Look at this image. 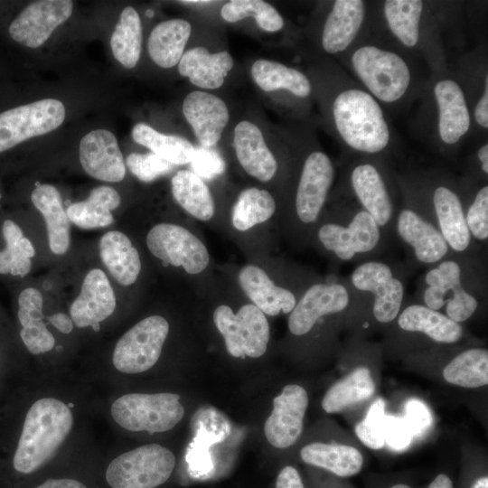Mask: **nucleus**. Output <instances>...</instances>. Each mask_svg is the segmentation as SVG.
<instances>
[{
  "label": "nucleus",
  "mask_w": 488,
  "mask_h": 488,
  "mask_svg": "<svg viewBox=\"0 0 488 488\" xmlns=\"http://www.w3.org/2000/svg\"><path fill=\"white\" fill-rule=\"evenodd\" d=\"M487 266L484 255L453 253L425 269L418 281V303L463 324L487 299Z\"/></svg>",
  "instance_id": "f257e3e1"
},
{
  "label": "nucleus",
  "mask_w": 488,
  "mask_h": 488,
  "mask_svg": "<svg viewBox=\"0 0 488 488\" xmlns=\"http://www.w3.org/2000/svg\"><path fill=\"white\" fill-rule=\"evenodd\" d=\"M389 243L375 220L345 195L325 208L309 240L333 261L356 265L380 258Z\"/></svg>",
  "instance_id": "f03ea898"
},
{
  "label": "nucleus",
  "mask_w": 488,
  "mask_h": 488,
  "mask_svg": "<svg viewBox=\"0 0 488 488\" xmlns=\"http://www.w3.org/2000/svg\"><path fill=\"white\" fill-rule=\"evenodd\" d=\"M333 127L348 150L380 157L391 145V130L382 106L366 89L345 83L331 104Z\"/></svg>",
  "instance_id": "7ed1b4c3"
},
{
  "label": "nucleus",
  "mask_w": 488,
  "mask_h": 488,
  "mask_svg": "<svg viewBox=\"0 0 488 488\" xmlns=\"http://www.w3.org/2000/svg\"><path fill=\"white\" fill-rule=\"evenodd\" d=\"M74 425L71 408L54 397L36 399L29 408L13 457L14 470L31 475L56 455Z\"/></svg>",
  "instance_id": "20e7f679"
},
{
  "label": "nucleus",
  "mask_w": 488,
  "mask_h": 488,
  "mask_svg": "<svg viewBox=\"0 0 488 488\" xmlns=\"http://www.w3.org/2000/svg\"><path fill=\"white\" fill-rule=\"evenodd\" d=\"M319 275L286 260L249 262L236 270L235 285L267 316L289 314Z\"/></svg>",
  "instance_id": "39448f33"
},
{
  "label": "nucleus",
  "mask_w": 488,
  "mask_h": 488,
  "mask_svg": "<svg viewBox=\"0 0 488 488\" xmlns=\"http://www.w3.org/2000/svg\"><path fill=\"white\" fill-rule=\"evenodd\" d=\"M410 274L406 263L381 258L358 264L343 277L350 293L348 310L367 308L376 323L392 324L406 304Z\"/></svg>",
  "instance_id": "423d86ee"
},
{
  "label": "nucleus",
  "mask_w": 488,
  "mask_h": 488,
  "mask_svg": "<svg viewBox=\"0 0 488 488\" xmlns=\"http://www.w3.org/2000/svg\"><path fill=\"white\" fill-rule=\"evenodd\" d=\"M347 56L350 70L380 105L397 107L412 94L415 72L410 61L398 49L362 42L353 46Z\"/></svg>",
  "instance_id": "0eeeda50"
},
{
  "label": "nucleus",
  "mask_w": 488,
  "mask_h": 488,
  "mask_svg": "<svg viewBox=\"0 0 488 488\" xmlns=\"http://www.w3.org/2000/svg\"><path fill=\"white\" fill-rule=\"evenodd\" d=\"M401 202L394 222V234L407 254L411 271L432 267L454 252L436 226L431 212L409 177L396 176Z\"/></svg>",
  "instance_id": "6e6552de"
},
{
  "label": "nucleus",
  "mask_w": 488,
  "mask_h": 488,
  "mask_svg": "<svg viewBox=\"0 0 488 488\" xmlns=\"http://www.w3.org/2000/svg\"><path fill=\"white\" fill-rule=\"evenodd\" d=\"M334 177V164L324 152L313 151L303 161L291 209L280 221L284 233L295 246L309 245L325 211Z\"/></svg>",
  "instance_id": "1a4fd4ad"
},
{
  "label": "nucleus",
  "mask_w": 488,
  "mask_h": 488,
  "mask_svg": "<svg viewBox=\"0 0 488 488\" xmlns=\"http://www.w3.org/2000/svg\"><path fill=\"white\" fill-rule=\"evenodd\" d=\"M145 244L164 266L178 269L191 279L201 296L213 282L210 250L192 229L174 222H159L148 230Z\"/></svg>",
  "instance_id": "9d476101"
},
{
  "label": "nucleus",
  "mask_w": 488,
  "mask_h": 488,
  "mask_svg": "<svg viewBox=\"0 0 488 488\" xmlns=\"http://www.w3.org/2000/svg\"><path fill=\"white\" fill-rule=\"evenodd\" d=\"M408 176L427 203L451 250L460 255H484V249L474 243L465 223L458 181L439 172Z\"/></svg>",
  "instance_id": "9b49d317"
},
{
  "label": "nucleus",
  "mask_w": 488,
  "mask_h": 488,
  "mask_svg": "<svg viewBox=\"0 0 488 488\" xmlns=\"http://www.w3.org/2000/svg\"><path fill=\"white\" fill-rule=\"evenodd\" d=\"M399 188L383 158L361 156L348 168L345 196L355 201L378 223L387 239L395 238Z\"/></svg>",
  "instance_id": "f8f14e48"
},
{
  "label": "nucleus",
  "mask_w": 488,
  "mask_h": 488,
  "mask_svg": "<svg viewBox=\"0 0 488 488\" xmlns=\"http://www.w3.org/2000/svg\"><path fill=\"white\" fill-rule=\"evenodd\" d=\"M212 322L232 357L256 359L266 353L270 339L268 320L245 296L236 307L222 301L216 305Z\"/></svg>",
  "instance_id": "ddd939ff"
},
{
  "label": "nucleus",
  "mask_w": 488,
  "mask_h": 488,
  "mask_svg": "<svg viewBox=\"0 0 488 488\" xmlns=\"http://www.w3.org/2000/svg\"><path fill=\"white\" fill-rule=\"evenodd\" d=\"M110 414L117 425L125 430L162 433L182 420L184 408L178 394L127 393L112 402Z\"/></svg>",
  "instance_id": "4468645a"
},
{
  "label": "nucleus",
  "mask_w": 488,
  "mask_h": 488,
  "mask_svg": "<svg viewBox=\"0 0 488 488\" xmlns=\"http://www.w3.org/2000/svg\"><path fill=\"white\" fill-rule=\"evenodd\" d=\"M175 455L158 444H148L114 457L105 470L109 488H156L171 476Z\"/></svg>",
  "instance_id": "2eb2a0df"
},
{
  "label": "nucleus",
  "mask_w": 488,
  "mask_h": 488,
  "mask_svg": "<svg viewBox=\"0 0 488 488\" xmlns=\"http://www.w3.org/2000/svg\"><path fill=\"white\" fill-rule=\"evenodd\" d=\"M170 333V324L163 315L146 316L129 328L117 342L112 363L125 374H138L158 361Z\"/></svg>",
  "instance_id": "dca6fc26"
},
{
  "label": "nucleus",
  "mask_w": 488,
  "mask_h": 488,
  "mask_svg": "<svg viewBox=\"0 0 488 488\" xmlns=\"http://www.w3.org/2000/svg\"><path fill=\"white\" fill-rule=\"evenodd\" d=\"M434 132L446 152L455 149L471 127V112L464 88L448 75H441L431 86Z\"/></svg>",
  "instance_id": "f3484780"
},
{
  "label": "nucleus",
  "mask_w": 488,
  "mask_h": 488,
  "mask_svg": "<svg viewBox=\"0 0 488 488\" xmlns=\"http://www.w3.org/2000/svg\"><path fill=\"white\" fill-rule=\"evenodd\" d=\"M64 118V105L55 99H43L0 113V153L52 132Z\"/></svg>",
  "instance_id": "a211bd4d"
},
{
  "label": "nucleus",
  "mask_w": 488,
  "mask_h": 488,
  "mask_svg": "<svg viewBox=\"0 0 488 488\" xmlns=\"http://www.w3.org/2000/svg\"><path fill=\"white\" fill-rule=\"evenodd\" d=\"M70 0H41L27 5L10 23L9 34L18 43L37 48L72 14Z\"/></svg>",
  "instance_id": "6ab92c4d"
},
{
  "label": "nucleus",
  "mask_w": 488,
  "mask_h": 488,
  "mask_svg": "<svg viewBox=\"0 0 488 488\" xmlns=\"http://www.w3.org/2000/svg\"><path fill=\"white\" fill-rule=\"evenodd\" d=\"M308 405L305 389L296 384L286 385L273 400V410L264 426L268 443L277 448L294 445L303 430Z\"/></svg>",
  "instance_id": "aec40b11"
},
{
  "label": "nucleus",
  "mask_w": 488,
  "mask_h": 488,
  "mask_svg": "<svg viewBox=\"0 0 488 488\" xmlns=\"http://www.w3.org/2000/svg\"><path fill=\"white\" fill-rule=\"evenodd\" d=\"M382 13L386 25L399 44L406 49L427 53L429 12L419 0H387Z\"/></svg>",
  "instance_id": "412c9836"
},
{
  "label": "nucleus",
  "mask_w": 488,
  "mask_h": 488,
  "mask_svg": "<svg viewBox=\"0 0 488 488\" xmlns=\"http://www.w3.org/2000/svg\"><path fill=\"white\" fill-rule=\"evenodd\" d=\"M80 161L91 177L109 183L121 182L126 175V163L113 133L92 130L80 143Z\"/></svg>",
  "instance_id": "4be33fe9"
},
{
  "label": "nucleus",
  "mask_w": 488,
  "mask_h": 488,
  "mask_svg": "<svg viewBox=\"0 0 488 488\" xmlns=\"http://www.w3.org/2000/svg\"><path fill=\"white\" fill-rule=\"evenodd\" d=\"M117 305L114 290L106 274L94 268L86 275L81 290L70 308V316L79 328L99 329V323L108 318Z\"/></svg>",
  "instance_id": "5701e85b"
},
{
  "label": "nucleus",
  "mask_w": 488,
  "mask_h": 488,
  "mask_svg": "<svg viewBox=\"0 0 488 488\" xmlns=\"http://www.w3.org/2000/svg\"><path fill=\"white\" fill-rule=\"evenodd\" d=\"M366 12L363 1H334L322 31L323 50L328 54L346 53L350 51L364 25Z\"/></svg>",
  "instance_id": "b1692460"
},
{
  "label": "nucleus",
  "mask_w": 488,
  "mask_h": 488,
  "mask_svg": "<svg viewBox=\"0 0 488 488\" xmlns=\"http://www.w3.org/2000/svg\"><path fill=\"white\" fill-rule=\"evenodd\" d=\"M183 113L202 147L206 148L218 143L230 118L228 108L221 98L200 90L185 97Z\"/></svg>",
  "instance_id": "393cba45"
},
{
  "label": "nucleus",
  "mask_w": 488,
  "mask_h": 488,
  "mask_svg": "<svg viewBox=\"0 0 488 488\" xmlns=\"http://www.w3.org/2000/svg\"><path fill=\"white\" fill-rule=\"evenodd\" d=\"M394 322L400 332L423 335L436 343L454 344L465 334L461 324L416 301L405 304Z\"/></svg>",
  "instance_id": "a878e982"
},
{
  "label": "nucleus",
  "mask_w": 488,
  "mask_h": 488,
  "mask_svg": "<svg viewBox=\"0 0 488 488\" xmlns=\"http://www.w3.org/2000/svg\"><path fill=\"white\" fill-rule=\"evenodd\" d=\"M234 148L243 170L261 183L271 181L278 170L277 161L255 124L243 120L234 128Z\"/></svg>",
  "instance_id": "bb28decb"
},
{
  "label": "nucleus",
  "mask_w": 488,
  "mask_h": 488,
  "mask_svg": "<svg viewBox=\"0 0 488 488\" xmlns=\"http://www.w3.org/2000/svg\"><path fill=\"white\" fill-rule=\"evenodd\" d=\"M277 211L276 199L268 191L249 187L238 194L228 224L237 236H250L258 228L269 224Z\"/></svg>",
  "instance_id": "cd10ccee"
},
{
  "label": "nucleus",
  "mask_w": 488,
  "mask_h": 488,
  "mask_svg": "<svg viewBox=\"0 0 488 488\" xmlns=\"http://www.w3.org/2000/svg\"><path fill=\"white\" fill-rule=\"evenodd\" d=\"M42 305V296L34 287L24 288L18 296L17 317L22 327L20 337L33 354L48 352L56 343L43 322Z\"/></svg>",
  "instance_id": "c85d7f7f"
},
{
  "label": "nucleus",
  "mask_w": 488,
  "mask_h": 488,
  "mask_svg": "<svg viewBox=\"0 0 488 488\" xmlns=\"http://www.w3.org/2000/svg\"><path fill=\"white\" fill-rule=\"evenodd\" d=\"M233 64L231 55L226 51L211 53L204 47H196L183 54L178 71L199 88L215 89L223 84Z\"/></svg>",
  "instance_id": "c756f323"
},
{
  "label": "nucleus",
  "mask_w": 488,
  "mask_h": 488,
  "mask_svg": "<svg viewBox=\"0 0 488 488\" xmlns=\"http://www.w3.org/2000/svg\"><path fill=\"white\" fill-rule=\"evenodd\" d=\"M99 247L103 263L117 282L125 286L136 283L142 268L141 258L127 235L108 231L101 237Z\"/></svg>",
  "instance_id": "7c9ffc66"
},
{
  "label": "nucleus",
  "mask_w": 488,
  "mask_h": 488,
  "mask_svg": "<svg viewBox=\"0 0 488 488\" xmlns=\"http://www.w3.org/2000/svg\"><path fill=\"white\" fill-rule=\"evenodd\" d=\"M31 200L45 220L52 252L56 255L64 254L70 241V220L63 209L59 191L53 185L40 184L33 190Z\"/></svg>",
  "instance_id": "2f4dec72"
},
{
  "label": "nucleus",
  "mask_w": 488,
  "mask_h": 488,
  "mask_svg": "<svg viewBox=\"0 0 488 488\" xmlns=\"http://www.w3.org/2000/svg\"><path fill=\"white\" fill-rule=\"evenodd\" d=\"M172 194L181 208L194 220L214 221L216 205L210 188L192 170H180L171 181Z\"/></svg>",
  "instance_id": "473e14b6"
},
{
  "label": "nucleus",
  "mask_w": 488,
  "mask_h": 488,
  "mask_svg": "<svg viewBox=\"0 0 488 488\" xmlns=\"http://www.w3.org/2000/svg\"><path fill=\"white\" fill-rule=\"evenodd\" d=\"M192 26L183 19H170L158 23L148 39V52L153 61L162 68L176 65L191 35Z\"/></svg>",
  "instance_id": "72a5a7b5"
},
{
  "label": "nucleus",
  "mask_w": 488,
  "mask_h": 488,
  "mask_svg": "<svg viewBox=\"0 0 488 488\" xmlns=\"http://www.w3.org/2000/svg\"><path fill=\"white\" fill-rule=\"evenodd\" d=\"M120 202V195L114 188L101 185L91 190L85 201L70 204L66 213L70 221L80 228H104L113 222L111 211L117 209Z\"/></svg>",
  "instance_id": "f704fd0d"
},
{
  "label": "nucleus",
  "mask_w": 488,
  "mask_h": 488,
  "mask_svg": "<svg viewBox=\"0 0 488 488\" xmlns=\"http://www.w3.org/2000/svg\"><path fill=\"white\" fill-rule=\"evenodd\" d=\"M300 455L305 463L322 467L341 477L358 474L363 464L360 451L345 445L314 442L305 446Z\"/></svg>",
  "instance_id": "c9c22d12"
},
{
  "label": "nucleus",
  "mask_w": 488,
  "mask_h": 488,
  "mask_svg": "<svg viewBox=\"0 0 488 488\" xmlns=\"http://www.w3.org/2000/svg\"><path fill=\"white\" fill-rule=\"evenodd\" d=\"M251 76L267 92L285 89L296 97L306 98L312 91L311 82L303 72L275 61H256L251 66Z\"/></svg>",
  "instance_id": "e433bc0d"
},
{
  "label": "nucleus",
  "mask_w": 488,
  "mask_h": 488,
  "mask_svg": "<svg viewBox=\"0 0 488 488\" xmlns=\"http://www.w3.org/2000/svg\"><path fill=\"white\" fill-rule=\"evenodd\" d=\"M458 183L468 230L474 243L484 249L488 241L487 182L465 177Z\"/></svg>",
  "instance_id": "4c0bfd02"
},
{
  "label": "nucleus",
  "mask_w": 488,
  "mask_h": 488,
  "mask_svg": "<svg viewBox=\"0 0 488 488\" xmlns=\"http://www.w3.org/2000/svg\"><path fill=\"white\" fill-rule=\"evenodd\" d=\"M374 391L375 384L371 371L367 367L360 366L327 390L322 400V407L327 413H339L370 399Z\"/></svg>",
  "instance_id": "58836bf2"
},
{
  "label": "nucleus",
  "mask_w": 488,
  "mask_h": 488,
  "mask_svg": "<svg viewBox=\"0 0 488 488\" xmlns=\"http://www.w3.org/2000/svg\"><path fill=\"white\" fill-rule=\"evenodd\" d=\"M444 379L464 388H478L488 383V351L471 347L457 353L444 368Z\"/></svg>",
  "instance_id": "ea45409f"
},
{
  "label": "nucleus",
  "mask_w": 488,
  "mask_h": 488,
  "mask_svg": "<svg viewBox=\"0 0 488 488\" xmlns=\"http://www.w3.org/2000/svg\"><path fill=\"white\" fill-rule=\"evenodd\" d=\"M134 141L149 148L172 164H190L195 147L185 138L178 136L164 135L150 126L138 123L132 129Z\"/></svg>",
  "instance_id": "a19ab883"
},
{
  "label": "nucleus",
  "mask_w": 488,
  "mask_h": 488,
  "mask_svg": "<svg viewBox=\"0 0 488 488\" xmlns=\"http://www.w3.org/2000/svg\"><path fill=\"white\" fill-rule=\"evenodd\" d=\"M110 47L115 59L125 68L132 69L139 61L142 25L137 12L132 6L123 9L111 35Z\"/></svg>",
  "instance_id": "79ce46f5"
},
{
  "label": "nucleus",
  "mask_w": 488,
  "mask_h": 488,
  "mask_svg": "<svg viewBox=\"0 0 488 488\" xmlns=\"http://www.w3.org/2000/svg\"><path fill=\"white\" fill-rule=\"evenodd\" d=\"M5 248L0 250V274L24 277L32 267L31 258L35 249L22 229L13 221L5 220L2 227Z\"/></svg>",
  "instance_id": "37998d69"
},
{
  "label": "nucleus",
  "mask_w": 488,
  "mask_h": 488,
  "mask_svg": "<svg viewBox=\"0 0 488 488\" xmlns=\"http://www.w3.org/2000/svg\"><path fill=\"white\" fill-rule=\"evenodd\" d=\"M221 15L228 23L253 16L262 30L270 33L279 31L284 26L278 11L262 0H231L222 6Z\"/></svg>",
  "instance_id": "c03bdc74"
},
{
  "label": "nucleus",
  "mask_w": 488,
  "mask_h": 488,
  "mask_svg": "<svg viewBox=\"0 0 488 488\" xmlns=\"http://www.w3.org/2000/svg\"><path fill=\"white\" fill-rule=\"evenodd\" d=\"M385 416V401L379 398L371 405L364 419L356 425L355 433L366 446L380 449L385 445L383 438Z\"/></svg>",
  "instance_id": "a18cd8bd"
},
{
  "label": "nucleus",
  "mask_w": 488,
  "mask_h": 488,
  "mask_svg": "<svg viewBox=\"0 0 488 488\" xmlns=\"http://www.w3.org/2000/svg\"><path fill=\"white\" fill-rule=\"evenodd\" d=\"M128 170L139 180L148 183L167 174L174 164L154 153H132L126 159Z\"/></svg>",
  "instance_id": "49530a36"
},
{
  "label": "nucleus",
  "mask_w": 488,
  "mask_h": 488,
  "mask_svg": "<svg viewBox=\"0 0 488 488\" xmlns=\"http://www.w3.org/2000/svg\"><path fill=\"white\" fill-rule=\"evenodd\" d=\"M190 164L192 171L203 180L215 178L225 170L221 156L215 150L206 147H195Z\"/></svg>",
  "instance_id": "de8ad7c7"
},
{
  "label": "nucleus",
  "mask_w": 488,
  "mask_h": 488,
  "mask_svg": "<svg viewBox=\"0 0 488 488\" xmlns=\"http://www.w3.org/2000/svg\"><path fill=\"white\" fill-rule=\"evenodd\" d=\"M413 435L403 418L385 416L383 422L384 442L393 450L402 451L408 447Z\"/></svg>",
  "instance_id": "09e8293b"
},
{
  "label": "nucleus",
  "mask_w": 488,
  "mask_h": 488,
  "mask_svg": "<svg viewBox=\"0 0 488 488\" xmlns=\"http://www.w3.org/2000/svg\"><path fill=\"white\" fill-rule=\"evenodd\" d=\"M413 436L424 434L433 423V417L427 406L419 399H410L405 405V417Z\"/></svg>",
  "instance_id": "8fccbe9b"
},
{
  "label": "nucleus",
  "mask_w": 488,
  "mask_h": 488,
  "mask_svg": "<svg viewBox=\"0 0 488 488\" xmlns=\"http://www.w3.org/2000/svg\"><path fill=\"white\" fill-rule=\"evenodd\" d=\"M483 82L482 93L474 108V118L475 123L483 129L488 128V75L485 74Z\"/></svg>",
  "instance_id": "3c124183"
},
{
  "label": "nucleus",
  "mask_w": 488,
  "mask_h": 488,
  "mask_svg": "<svg viewBox=\"0 0 488 488\" xmlns=\"http://www.w3.org/2000/svg\"><path fill=\"white\" fill-rule=\"evenodd\" d=\"M276 488H304L296 469L292 466L284 467L277 478Z\"/></svg>",
  "instance_id": "603ef678"
},
{
  "label": "nucleus",
  "mask_w": 488,
  "mask_h": 488,
  "mask_svg": "<svg viewBox=\"0 0 488 488\" xmlns=\"http://www.w3.org/2000/svg\"><path fill=\"white\" fill-rule=\"evenodd\" d=\"M33 488H89L85 483L72 477L48 478Z\"/></svg>",
  "instance_id": "864d4df0"
},
{
  "label": "nucleus",
  "mask_w": 488,
  "mask_h": 488,
  "mask_svg": "<svg viewBox=\"0 0 488 488\" xmlns=\"http://www.w3.org/2000/svg\"><path fill=\"white\" fill-rule=\"evenodd\" d=\"M47 321L62 333L68 334L73 330V322L70 315L64 313H56L47 317Z\"/></svg>",
  "instance_id": "5fc2aeb1"
},
{
  "label": "nucleus",
  "mask_w": 488,
  "mask_h": 488,
  "mask_svg": "<svg viewBox=\"0 0 488 488\" xmlns=\"http://www.w3.org/2000/svg\"><path fill=\"white\" fill-rule=\"evenodd\" d=\"M428 488H454L451 479L446 474H438Z\"/></svg>",
  "instance_id": "6e6d98bb"
},
{
  "label": "nucleus",
  "mask_w": 488,
  "mask_h": 488,
  "mask_svg": "<svg viewBox=\"0 0 488 488\" xmlns=\"http://www.w3.org/2000/svg\"><path fill=\"white\" fill-rule=\"evenodd\" d=\"M472 488H488V478L486 476L479 478Z\"/></svg>",
  "instance_id": "4d7b16f0"
},
{
  "label": "nucleus",
  "mask_w": 488,
  "mask_h": 488,
  "mask_svg": "<svg viewBox=\"0 0 488 488\" xmlns=\"http://www.w3.org/2000/svg\"><path fill=\"white\" fill-rule=\"evenodd\" d=\"M180 3L183 4H209L211 1H180Z\"/></svg>",
  "instance_id": "13d9d810"
},
{
  "label": "nucleus",
  "mask_w": 488,
  "mask_h": 488,
  "mask_svg": "<svg viewBox=\"0 0 488 488\" xmlns=\"http://www.w3.org/2000/svg\"><path fill=\"white\" fill-rule=\"evenodd\" d=\"M391 488H410L408 485H406V484H396L394 486H392Z\"/></svg>",
  "instance_id": "bf43d9fd"
},
{
  "label": "nucleus",
  "mask_w": 488,
  "mask_h": 488,
  "mask_svg": "<svg viewBox=\"0 0 488 488\" xmlns=\"http://www.w3.org/2000/svg\"><path fill=\"white\" fill-rule=\"evenodd\" d=\"M0 198H1V194H0Z\"/></svg>",
  "instance_id": "052dcab7"
}]
</instances>
